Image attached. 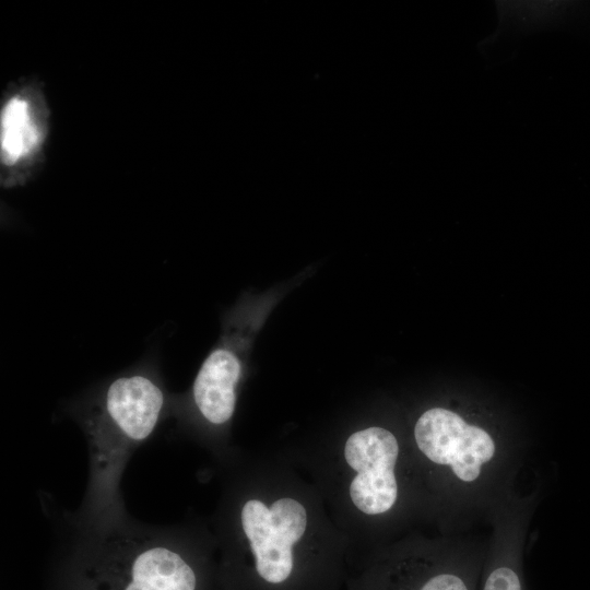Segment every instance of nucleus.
I'll return each mask as SVG.
<instances>
[{
  "label": "nucleus",
  "mask_w": 590,
  "mask_h": 590,
  "mask_svg": "<svg viewBox=\"0 0 590 590\" xmlns=\"http://www.w3.org/2000/svg\"><path fill=\"white\" fill-rule=\"evenodd\" d=\"M174 399L160 371L142 364L74 400L69 411L87 444L88 477L84 497L69 524L102 529L126 520L120 482L131 456L173 414Z\"/></svg>",
  "instance_id": "obj_1"
},
{
  "label": "nucleus",
  "mask_w": 590,
  "mask_h": 590,
  "mask_svg": "<svg viewBox=\"0 0 590 590\" xmlns=\"http://www.w3.org/2000/svg\"><path fill=\"white\" fill-rule=\"evenodd\" d=\"M71 529L50 590L198 589L197 570L172 527L144 524L129 516L102 529Z\"/></svg>",
  "instance_id": "obj_2"
},
{
  "label": "nucleus",
  "mask_w": 590,
  "mask_h": 590,
  "mask_svg": "<svg viewBox=\"0 0 590 590\" xmlns=\"http://www.w3.org/2000/svg\"><path fill=\"white\" fill-rule=\"evenodd\" d=\"M306 523L305 508L293 498H280L271 508L259 499L241 506V530L260 577L271 583L287 579L293 568L292 546L303 536Z\"/></svg>",
  "instance_id": "obj_3"
},
{
  "label": "nucleus",
  "mask_w": 590,
  "mask_h": 590,
  "mask_svg": "<svg viewBox=\"0 0 590 590\" xmlns=\"http://www.w3.org/2000/svg\"><path fill=\"white\" fill-rule=\"evenodd\" d=\"M414 436L418 449L430 461L449 465L464 482L476 480L482 465L495 455V442L485 429L442 408L424 412L415 424Z\"/></svg>",
  "instance_id": "obj_4"
},
{
  "label": "nucleus",
  "mask_w": 590,
  "mask_h": 590,
  "mask_svg": "<svg viewBox=\"0 0 590 590\" xmlns=\"http://www.w3.org/2000/svg\"><path fill=\"white\" fill-rule=\"evenodd\" d=\"M399 445L392 433L382 427H368L346 440L344 457L357 472L350 485L353 504L364 514L388 511L397 500L394 464Z\"/></svg>",
  "instance_id": "obj_5"
},
{
  "label": "nucleus",
  "mask_w": 590,
  "mask_h": 590,
  "mask_svg": "<svg viewBox=\"0 0 590 590\" xmlns=\"http://www.w3.org/2000/svg\"><path fill=\"white\" fill-rule=\"evenodd\" d=\"M241 363L227 346L214 349L202 363L191 388L197 413L210 425L221 426L233 416Z\"/></svg>",
  "instance_id": "obj_6"
},
{
  "label": "nucleus",
  "mask_w": 590,
  "mask_h": 590,
  "mask_svg": "<svg viewBox=\"0 0 590 590\" xmlns=\"http://www.w3.org/2000/svg\"><path fill=\"white\" fill-rule=\"evenodd\" d=\"M39 142V132L33 121L30 105L13 97L1 114V153L5 163H15L30 154Z\"/></svg>",
  "instance_id": "obj_7"
},
{
  "label": "nucleus",
  "mask_w": 590,
  "mask_h": 590,
  "mask_svg": "<svg viewBox=\"0 0 590 590\" xmlns=\"http://www.w3.org/2000/svg\"><path fill=\"white\" fill-rule=\"evenodd\" d=\"M456 567L432 574L417 590H471L468 574Z\"/></svg>",
  "instance_id": "obj_8"
},
{
  "label": "nucleus",
  "mask_w": 590,
  "mask_h": 590,
  "mask_svg": "<svg viewBox=\"0 0 590 590\" xmlns=\"http://www.w3.org/2000/svg\"><path fill=\"white\" fill-rule=\"evenodd\" d=\"M482 590H522V582L511 565L500 564L489 570Z\"/></svg>",
  "instance_id": "obj_9"
}]
</instances>
